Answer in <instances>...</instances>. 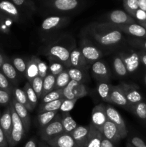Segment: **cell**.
<instances>
[{"label":"cell","instance_id":"cell-22","mask_svg":"<svg viewBox=\"0 0 146 147\" xmlns=\"http://www.w3.org/2000/svg\"><path fill=\"white\" fill-rule=\"evenodd\" d=\"M25 77L29 82H31L33 79L39 76L38 64H37V57H32L27 64V70L25 72Z\"/></svg>","mask_w":146,"mask_h":147},{"label":"cell","instance_id":"cell-47","mask_svg":"<svg viewBox=\"0 0 146 147\" xmlns=\"http://www.w3.org/2000/svg\"><path fill=\"white\" fill-rule=\"evenodd\" d=\"M132 42L137 47H140L143 50H146V39L136 38L135 37V38L132 39Z\"/></svg>","mask_w":146,"mask_h":147},{"label":"cell","instance_id":"cell-41","mask_svg":"<svg viewBox=\"0 0 146 147\" xmlns=\"http://www.w3.org/2000/svg\"><path fill=\"white\" fill-rule=\"evenodd\" d=\"M77 100H78L77 98L72 99V100H70V99H64L61 106H60V110H61V111H62L64 113H69L70 111H72L74 109Z\"/></svg>","mask_w":146,"mask_h":147},{"label":"cell","instance_id":"cell-12","mask_svg":"<svg viewBox=\"0 0 146 147\" xmlns=\"http://www.w3.org/2000/svg\"><path fill=\"white\" fill-rule=\"evenodd\" d=\"M0 12L14 21H17L19 18V13L17 6L7 0L0 1Z\"/></svg>","mask_w":146,"mask_h":147},{"label":"cell","instance_id":"cell-27","mask_svg":"<svg viewBox=\"0 0 146 147\" xmlns=\"http://www.w3.org/2000/svg\"><path fill=\"white\" fill-rule=\"evenodd\" d=\"M1 72L9 80L15 81L17 79V71L12 64L6 60L1 67Z\"/></svg>","mask_w":146,"mask_h":147},{"label":"cell","instance_id":"cell-55","mask_svg":"<svg viewBox=\"0 0 146 147\" xmlns=\"http://www.w3.org/2000/svg\"><path fill=\"white\" fill-rule=\"evenodd\" d=\"M6 61V57L4 55L1 53H0V70H1V67L2 66V65L4 64V62Z\"/></svg>","mask_w":146,"mask_h":147},{"label":"cell","instance_id":"cell-34","mask_svg":"<svg viewBox=\"0 0 146 147\" xmlns=\"http://www.w3.org/2000/svg\"><path fill=\"white\" fill-rule=\"evenodd\" d=\"M23 90L25 92L27 99H28L29 102L31 104V107L34 109L35 108V106H37V102H38V97H37V94L35 93L34 90H33L32 87H31L29 83H26Z\"/></svg>","mask_w":146,"mask_h":147},{"label":"cell","instance_id":"cell-40","mask_svg":"<svg viewBox=\"0 0 146 147\" xmlns=\"http://www.w3.org/2000/svg\"><path fill=\"white\" fill-rule=\"evenodd\" d=\"M12 65L17 72L21 74H25L26 70H27V63L21 57H14L12 60Z\"/></svg>","mask_w":146,"mask_h":147},{"label":"cell","instance_id":"cell-21","mask_svg":"<svg viewBox=\"0 0 146 147\" xmlns=\"http://www.w3.org/2000/svg\"><path fill=\"white\" fill-rule=\"evenodd\" d=\"M92 71L93 75L101 80H107L110 77V73L107 65L103 62L97 61L92 66Z\"/></svg>","mask_w":146,"mask_h":147},{"label":"cell","instance_id":"cell-1","mask_svg":"<svg viewBox=\"0 0 146 147\" xmlns=\"http://www.w3.org/2000/svg\"><path fill=\"white\" fill-rule=\"evenodd\" d=\"M99 27L105 30H118L121 32H125L136 38L146 39V29L140 24L136 23L130 24H116L106 22L100 24Z\"/></svg>","mask_w":146,"mask_h":147},{"label":"cell","instance_id":"cell-25","mask_svg":"<svg viewBox=\"0 0 146 147\" xmlns=\"http://www.w3.org/2000/svg\"><path fill=\"white\" fill-rule=\"evenodd\" d=\"M12 92L13 94H14V98L17 102H19L21 105H23L24 107L27 108L29 111H31L33 110V108L31 107V104L29 102L27 95H26L25 92L23 89L19 88H14Z\"/></svg>","mask_w":146,"mask_h":147},{"label":"cell","instance_id":"cell-30","mask_svg":"<svg viewBox=\"0 0 146 147\" xmlns=\"http://www.w3.org/2000/svg\"><path fill=\"white\" fill-rule=\"evenodd\" d=\"M57 113V111H48L40 113L38 117H37V121H38L41 127H44L47 124L51 123L55 119Z\"/></svg>","mask_w":146,"mask_h":147},{"label":"cell","instance_id":"cell-7","mask_svg":"<svg viewBox=\"0 0 146 147\" xmlns=\"http://www.w3.org/2000/svg\"><path fill=\"white\" fill-rule=\"evenodd\" d=\"M119 86L122 88L124 91L129 106L136 104V103L142 101V99H143L142 95L140 94L138 88L137 86L125 83H121Z\"/></svg>","mask_w":146,"mask_h":147},{"label":"cell","instance_id":"cell-32","mask_svg":"<svg viewBox=\"0 0 146 147\" xmlns=\"http://www.w3.org/2000/svg\"><path fill=\"white\" fill-rule=\"evenodd\" d=\"M64 99V98H60L58 100H54V101L50 102V103L42 104V106L40 109V113L48 111H57L60 110V106H61Z\"/></svg>","mask_w":146,"mask_h":147},{"label":"cell","instance_id":"cell-43","mask_svg":"<svg viewBox=\"0 0 146 147\" xmlns=\"http://www.w3.org/2000/svg\"><path fill=\"white\" fill-rule=\"evenodd\" d=\"M37 64H38L39 69V76L42 78H44L48 74L49 68L45 63L40 59L37 58Z\"/></svg>","mask_w":146,"mask_h":147},{"label":"cell","instance_id":"cell-48","mask_svg":"<svg viewBox=\"0 0 146 147\" xmlns=\"http://www.w3.org/2000/svg\"><path fill=\"white\" fill-rule=\"evenodd\" d=\"M130 144L134 147H141L144 144H145L144 141L141 138L137 137V136L132 138L131 140H130Z\"/></svg>","mask_w":146,"mask_h":147},{"label":"cell","instance_id":"cell-14","mask_svg":"<svg viewBox=\"0 0 146 147\" xmlns=\"http://www.w3.org/2000/svg\"><path fill=\"white\" fill-rule=\"evenodd\" d=\"M11 103L14 107V110H15L16 113H17L19 117L21 119V121L23 122L25 131L27 132L30 127V118L29 114V111L27 110V108L24 107L23 105H21L19 102H17L14 98L12 99Z\"/></svg>","mask_w":146,"mask_h":147},{"label":"cell","instance_id":"cell-53","mask_svg":"<svg viewBox=\"0 0 146 147\" xmlns=\"http://www.w3.org/2000/svg\"><path fill=\"white\" fill-rule=\"evenodd\" d=\"M12 3L16 6H23L25 4V0H11Z\"/></svg>","mask_w":146,"mask_h":147},{"label":"cell","instance_id":"cell-54","mask_svg":"<svg viewBox=\"0 0 146 147\" xmlns=\"http://www.w3.org/2000/svg\"><path fill=\"white\" fill-rule=\"evenodd\" d=\"M24 147H37V146H36V143L35 142H34V140L30 139V140H29L28 142L26 143Z\"/></svg>","mask_w":146,"mask_h":147},{"label":"cell","instance_id":"cell-10","mask_svg":"<svg viewBox=\"0 0 146 147\" xmlns=\"http://www.w3.org/2000/svg\"><path fill=\"white\" fill-rule=\"evenodd\" d=\"M101 133L104 138L111 141L113 143H117L123 139L118 128L109 120H107L104 124Z\"/></svg>","mask_w":146,"mask_h":147},{"label":"cell","instance_id":"cell-60","mask_svg":"<svg viewBox=\"0 0 146 147\" xmlns=\"http://www.w3.org/2000/svg\"><path fill=\"white\" fill-rule=\"evenodd\" d=\"M141 147H146V144H144V145H143V146H142Z\"/></svg>","mask_w":146,"mask_h":147},{"label":"cell","instance_id":"cell-37","mask_svg":"<svg viewBox=\"0 0 146 147\" xmlns=\"http://www.w3.org/2000/svg\"><path fill=\"white\" fill-rule=\"evenodd\" d=\"M43 80L44 78L40 77V76H37V78H35L34 79H33L31 82H29L30 83V85L32 87L33 90H34L35 93L37 94L38 98H42L43 93Z\"/></svg>","mask_w":146,"mask_h":147},{"label":"cell","instance_id":"cell-29","mask_svg":"<svg viewBox=\"0 0 146 147\" xmlns=\"http://www.w3.org/2000/svg\"><path fill=\"white\" fill-rule=\"evenodd\" d=\"M56 83V76H53L51 73H48L43 80V93L42 97H44L45 95L54 90V86Z\"/></svg>","mask_w":146,"mask_h":147},{"label":"cell","instance_id":"cell-51","mask_svg":"<svg viewBox=\"0 0 146 147\" xmlns=\"http://www.w3.org/2000/svg\"><path fill=\"white\" fill-rule=\"evenodd\" d=\"M137 2L139 9L146 11V0H137Z\"/></svg>","mask_w":146,"mask_h":147},{"label":"cell","instance_id":"cell-15","mask_svg":"<svg viewBox=\"0 0 146 147\" xmlns=\"http://www.w3.org/2000/svg\"><path fill=\"white\" fill-rule=\"evenodd\" d=\"M110 103L120 106H129L124 91L120 86H113L110 95Z\"/></svg>","mask_w":146,"mask_h":147},{"label":"cell","instance_id":"cell-16","mask_svg":"<svg viewBox=\"0 0 146 147\" xmlns=\"http://www.w3.org/2000/svg\"><path fill=\"white\" fill-rule=\"evenodd\" d=\"M0 126H1V129H2L4 134H5L9 144L11 129H12V121H11L10 106L7 107V109L4 111L3 114L0 117Z\"/></svg>","mask_w":146,"mask_h":147},{"label":"cell","instance_id":"cell-3","mask_svg":"<svg viewBox=\"0 0 146 147\" xmlns=\"http://www.w3.org/2000/svg\"><path fill=\"white\" fill-rule=\"evenodd\" d=\"M63 133H64V130H63L61 119L57 118L47 126L42 128L40 131V136L43 140L47 142L53 138Z\"/></svg>","mask_w":146,"mask_h":147},{"label":"cell","instance_id":"cell-56","mask_svg":"<svg viewBox=\"0 0 146 147\" xmlns=\"http://www.w3.org/2000/svg\"><path fill=\"white\" fill-rule=\"evenodd\" d=\"M139 24H140L141 26H143V27L146 29V21L145 22H138Z\"/></svg>","mask_w":146,"mask_h":147},{"label":"cell","instance_id":"cell-59","mask_svg":"<svg viewBox=\"0 0 146 147\" xmlns=\"http://www.w3.org/2000/svg\"><path fill=\"white\" fill-rule=\"evenodd\" d=\"M1 16H2V14H1V12H0V19H1Z\"/></svg>","mask_w":146,"mask_h":147},{"label":"cell","instance_id":"cell-20","mask_svg":"<svg viewBox=\"0 0 146 147\" xmlns=\"http://www.w3.org/2000/svg\"><path fill=\"white\" fill-rule=\"evenodd\" d=\"M81 52L88 63H95L101 58L102 55L100 50L91 45H85L82 47Z\"/></svg>","mask_w":146,"mask_h":147},{"label":"cell","instance_id":"cell-19","mask_svg":"<svg viewBox=\"0 0 146 147\" xmlns=\"http://www.w3.org/2000/svg\"><path fill=\"white\" fill-rule=\"evenodd\" d=\"M70 62L72 67L79 69L84 68L88 63L80 49H74L70 52Z\"/></svg>","mask_w":146,"mask_h":147},{"label":"cell","instance_id":"cell-46","mask_svg":"<svg viewBox=\"0 0 146 147\" xmlns=\"http://www.w3.org/2000/svg\"><path fill=\"white\" fill-rule=\"evenodd\" d=\"M133 18H135L138 22H145L146 21V11L143 10L138 9L135 12L134 15L133 16Z\"/></svg>","mask_w":146,"mask_h":147},{"label":"cell","instance_id":"cell-39","mask_svg":"<svg viewBox=\"0 0 146 147\" xmlns=\"http://www.w3.org/2000/svg\"><path fill=\"white\" fill-rule=\"evenodd\" d=\"M67 72H68V74L71 80H74V81L82 83V81L84 79V76H83V73L81 69L70 67L67 70Z\"/></svg>","mask_w":146,"mask_h":147},{"label":"cell","instance_id":"cell-52","mask_svg":"<svg viewBox=\"0 0 146 147\" xmlns=\"http://www.w3.org/2000/svg\"><path fill=\"white\" fill-rule=\"evenodd\" d=\"M139 57H140V62L146 67V53H139Z\"/></svg>","mask_w":146,"mask_h":147},{"label":"cell","instance_id":"cell-26","mask_svg":"<svg viewBox=\"0 0 146 147\" xmlns=\"http://www.w3.org/2000/svg\"><path fill=\"white\" fill-rule=\"evenodd\" d=\"M61 121L63 126L64 133L65 134H70L78 126L75 121L74 120V119L70 116L69 113H65L63 115Z\"/></svg>","mask_w":146,"mask_h":147},{"label":"cell","instance_id":"cell-9","mask_svg":"<svg viewBox=\"0 0 146 147\" xmlns=\"http://www.w3.org/2000/svg\"><path fill=\"white\" fill-rule=\"evenodd\" d=\"M108 19L110 23L116 24H130L136 23V20L130 14L120 9L111 11L108 15Z\"/></svg>","mask_w":146,"mask_h":147},{"label":"cell","instance_id":"cell-8","mask_svg":"<svg viewBox=\"0 0 146 147\" xmlns=\"http://www.w3.org/2000/svg\"><path fill=\"white\" fill-rule=\"evenodd\" d=\"M48 54L53 58L58 60L61 63H64L68 66L71 65L70 62V52L66 47L61 45H54L50 47Z\"/></svg>","mask_w":146,"mask_h":147},{"label":"cell","instance_id":"cell-42","mask_svg":"<svg viewBox=\"0 0 146 147\" xmlns=\"http://www.w3.org/2000/svg\"><path fill=\"white\" fill-rule=\"evenodd\" d=\"M49 72L54 76H58L59 74L64 71V65L60 62H53L48 67Z\"/></svg>","mask_w":146,"mask_h":147},{"label":"cell","instance_id":"cell-6","mask_svg":"<svg viewBox=\"0 0 146 147\" xmlns=\"http://www.w3.org/2000/svg\"><path fill=\"white\" fill-rule=\"evenodd\" d=\"M105 106L103 103H100L94 106L92 111L90 124L100 131V132L105 122L108 120L106 114Z\"/></svg>","mask_w":146,"mask_h":147},{"label":"cell","instance_id":"cell-18","mask_svg":"<svg viewBox=\"0 0 146 147\" xmlns=\"http://www.w3.org/2000/svg\"><path fill=\"white\" fill-rule=\"evenodd\" d=\"M90 132L84 147H100L102 134L92 124L89 125Z\"/></svg>","mask_w":146,"mask_h":147},{"label":"cell","instance_id":"cell-11","mask_svg":"<svg viewBox=\"0 0 146 147\" xmlns=\"http://www.w3.org/2000/svg\"><path fill=\"white\" fill-rule=\"evenodd\" d=\"M47 143L52 147H78L70 134H62L48 141Z\"/></svg>","mask_w":146,"mask_h":147},{"label":"cell","instance_id":"cell-33","mask_svg":"<svg viewBox=\"0 0 146 147\" xmlns=\"http://www.w3.org/2000/svg\"><path fill=\"white\" fill-rule=\"evenodd\" d=\"M130 106V110L135 116L140 119H146V103L141 101L136 104L131 105Z\"/></svg>","mask_w":146,"mask_h":147},{"label":"cell","instance_id":"cell-38","mask_svg":"<svg viewBox=\"0 0 146 147\" xmlns=\"http://www.w3.org/2000/svg\"><path fill=\"white\" fill-rule=\"evenodd\" d=\"M123 5L126 11L132 17L139 9L137 0H123Z\"/></svg>","mask_w":146,"mask_h":147},{"label":"cell","instance_id":"cell-61","mask_svg":"<svg viewBox=\"0 0 146 147\" xmlns=\"http://www.w3.org/2000/svg\"><path fill=\"white\" fill-rule=\"evenodd\" d=\"M0 117H1V116H0Z\"/></svg>","mask_w":146,"mask_h":147},{"label":"cell","instance_id":"cell-45","mask_svg":"<svg viewBox=\"0 0 146 147\" xmlns=\"http://www.w3.org/2000/svg\"><path fill=\"white\" fill-rule=\"evenodd\" d=\"M11 99V93L7 90L0 89V105L5 106L9 103Z\"/></svg>","mask_w":146,"mask_h":147},{"label":"cell","instance_id":"cell-5","mask_svg":"<svg viewBox=\"0 0 146 147\" xmlns=\"http://www.w3.org/2000/svg\"><path fill=\"white\" fill-rule=\"evenodd\" d=\"M105 110L107 119L110 121L113 122L118 128L119 131H120V134L122 135V137H123V139H124L125 137L127 136L128 131H127L125 121L123 120L120 113L115 109H114L113 106H110V105H107V106H105Z\"/></svg>","mask_w":146,"mask_h":147},{"label":"cell","instance_id":"cell-57","mask_svg":"<svg viewBox=\"0 0 146 147\" xmlns=\"http://www.w3.org/2000/svg\"><path fill=\"white\" fill-rule=\"evenodd\" d=\"M127 147H134V146H133V145H132L130 143H128V144H127Z\"/></svg>","mask_w":146,"mask_h":147},{"label":"cell","instance_id":"cell-36","mask_svg":"<svg viewBox=\"0 0 146 147\" xmlns=\"http://www.w3.org/2000/svg\"><path fill=\"white\" fill-rule=\"evenodd\" d=\"M113 66H114L115 71L117 73V76H125L128 73L120 56H117L115 57L114 60H113Z\"/></svg>","mask_w":146,"mask_h":147},{"label":"cell","instance_id":"cell-49","mask_svg":"<svg viewBox=\"0 0 146 147\" xmlns=\"http://www.w3.org/2000/svg\"><path fill=\"white\" fill-rule=\"evenodd\" d=\"M9 146L8 142L6 138L4 131L0 126V147H7Z\"/></svg>","mask_w":146,"mask_h":147},{"label":"cell","instance_id":"cell-50","mask_svg":"<svg viewBox=\"0 0 146 147\" xmlns=\"http://www.w3.org/2000/svg\"><path fill=\"white\" fill-rule=\"evenodd\" d=\"M100 147H115V145L113 142L108 140V139H107L102 136L101 140V146H100Z\"/></svg>","mask_w":146,"mask_h":147},{"label":"cell","instance_id":"cell-4","mask_svg":"<svg viewBox=\"0 0 146 147\" xmlns=\"http://www.w3.org/2000/svg\"><path fill=\"white\" fill-rule=\"evenodd\" d=\"M94 40L103 45H112L121 41L123 34L118 30H108V32L93 34Z\"/></svg>","mask_w":146,"mask_h":147},{"label":"cell","instance_id":"cell-35","mask_svg":"<svg viewBox=\"0 0 146 147\" xmlns=\"http://www.w3.org/2000/svg\"><path fill=\"white\" fill-rule=\"evenodd\" d=\"M60 98H63V89H54L42 98V104L50 103V102L54 101V100H58Z\"/></svg>","mask_w":146,"mask_h":147},{"label":"cell","instance_id":"cell-23","mask_svg":"<svg viewBox=\"0 0 146 147\" xmlns=\"http://www.w3.org/2000/svg\"><path fill=\"white\" fill-rule=\"evenodd\" d=\"M63 22V18L57 16H52L44 19L42 23V29L44 31H50L61 25Z\"/></svg>","mask_w":146,"mask_h":147},{"label":"cell","instance_id":"cell-2","mask_svg":"<svg viewBox=\"0 0 146 147\" xmlns=\"http://www.w3.org/2000/svg\"><path fill=\"white\" fill-rule=\"evenodd\" d=\"M86 86L82 83L70 80L69 84L63 89V98L64 99L81 98L87 95Z\"/></svg>","mask_w":146,"mask_h":147},{"label":"cell","instance_id":"cell-44","mask_svg":"<svg viewBox=\"0 0 146 147\" xmlns=\"http://www.w3.org/2000/svg\"><path fill=\"white\" fill-rule=\"evenodd\" d=\"M0 89H2V90H7V91L9 92V93H11L9 80L1 73V70H0Z\"/></svg>","mask_w":146,"mask_h":147},{"label":"cell","instance_id":"cell-24","mask_svg":"<svg viewBox=\"0 0 146 147\" xmlns=\"http://www.w3.org/2000/svg\"><path fill=\"white\" fill-rule=\"evenodd\" d=\"M53 6L60 11H70L78 6L77 0H54Z\"/></svg>","mask_w":146,"mask_h":147},{"label":"cell","instance_id":"cell-28","mask_svg":"<svg viewBox=\"0 0 146 147\" xmlns=\"http://www.w3.org/2000/svg\"><path fill=\"white\" fill-rule=\"evenodd\" d=\"M113 85L106 82H101L97 86V92L99 96L104 101L110 103V95Z\"/></svg>","mask_w":146,"mask_h":147},{"label":"cell","instance_id":"cell-58","mask_svg":"<svg viewBox=\"0 0 146 147\" xmlns=\"http://www.w3.org/2000/svg\"><path fill=\"white\" fill-rule=\"evenodd\" d=\"M144 81H145V85H146V74L144 77Z\"/></svg>","mask_w":146,"mask_h":147},{"label":"cell","instance_id":"cell-31","mask_svg":"<svg viewBox=\"0 0 146 147\" xmlns=\"http://www.w3.org/2000/svg\"><path fill=\"white\" fill-rule=\"evenodd\" d=\"M70 76L67 70H64L60 74L56 76V83L54 89H64L70 82Z\"/></svg>","mask_w":146,"mask_h":147},{"label":"cell","instance_id":"cell-13","mask_svg":"<svg viewBox=\"0 0 146 147\" xmlns=\"http://www.w3.org/2000/svg\"><path fill=\"white\" fill-rule=\"evenodd\" d=\"M120 56L125 65L127 73H133L137 70L140 63L138 53H131L130 54H121Z\"/></svg>","mask_w":146,"mask_h":147},{"label":"cell","instance_id":"cell-17","mask_svg":"<svg viewBox=\"0 0 146 147\" xmlns=\"http://www.w3.org/2000/svg\"><path fill=\"white\" fill-rule=\"evenodd\" d=\"M89 132V126L86 127L83 126H77V127L70 133V135L72 136L78 147H84L88 137Z\"/></svg>","mask_w":146,"mask_h":147}]
</instances>
